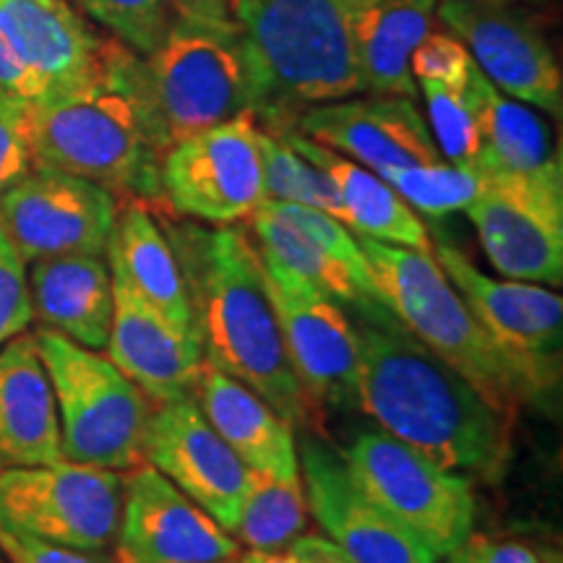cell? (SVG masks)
I'll return each instance as SVG.
<instances>
[{
	"label": "cell",
	"mask_w": 563,
	"mask_h": 563,
	"mask_svg": "<svg viewBox=\"0 0 563 563\" xmlns=\"http://www.w3.org/2000/svg\"><path fill=\"white\" fill-rule=\"evenodd\" d=\"M357 407L394 439L481 483H501L514 454V420L415 340L384 302L352 316Z\"/></svg>",
	"instance_id": "cell-1"
},
{
	"label": "cell",
	"mask_w": 563,
	"mask_h": 563,
	"mask_svg": "<svg viewBox=\"0 0 563 563\" xmlns=\"http://www.w3.org/2000/svg\"><path fill=\"white\" fill-rule=\"evenodd\" d=\"M178 256L203 361L251 386L290 426H313L321 407L295 376L269 292L262 251L235 228L180 224L165 232Z\"/></svg>",
	"instance_id": "cell-2"
},
{
	"label": "cell",
	"mask_w": 563,
	"mask_h": 563,
	"mask_svg": "<svg viewBox=\"0 0 563 563\" xmlns=\"http://www.w3.org/2000/svg\"><path fill=\"white\" fill-rule=\"evenodd\" d=\"M34 167L87 178L112 194L154 201L165 154L146 95L144 60L108 40L95 76L30 104Z\"/></svg>",
	"instance_id": "cell-3"
},
{
	"label": "cell",
	"mask_w": 563,
	"mask_h": 563,
	"mask_svg": "<svg viewBox=\"0 0 563 563\" xmlns=\"http://www.w3.org/2000/svg\"><path fill=\"white\" fill-rule=\"evenodd\" d=\"M361 0H235V21L256 66L253 118L264 131L295 129L302 110L363 91L352 53Z\"/></svg>",
	"instance_id": "cell-4"
},
{
	"label": "cell",
	"mask_w": 563,
	"mask_h": 563,
	"mask_svg": "<svg viewBox=\"0 0 563 563\" xmlns=\"http://www.w3.org/2000/svg\"><path fill=\"white\" fill-rule=\"evenodd\" d=\"M361 249L378 300L415 340L473 384L506 418L514 420L522 407H540L530 382L481 327L435 264L433 253L399 249L371 238H361Z\"/></svg>",
	"instance_id": "cell-5"
},
{
	"label": "cell",
	"mask_w": 563,
	"mask_h": 563,
	"mask_svg": "<svg viewBox=\"0 0 563 563\" xmlns=\"http://www.w3.org/2000/svg\"><path fill=\"white\" fill-rule=\"evenodd\" d=\"M144 60L146 95L165 152L256 104V66L238 21L175 19Z\"/></svg>",
	"instance_id": "cell-6"
},
{
	"label": "cell",
	"mask_w": 563,
	"mask_h": 563,
	"mask_svg": "<svg viewBox=\"0 0 563 563\" xmlns=\"http://www.w3.org/2000/svg\"><path fill=\"white\" fill-rule=\"evenodd\" d=\"M32 336L53 386L63 460L112 473L144 464L150 397L108 355L47 327Z\"/></svg>",
	"instance_id": "cell-7"
},
{
	"label": "cell",
	"mask_w": 563,
	"mask_h": 563,
	"mask_svg": "<svg viewBox=\"0 0 563 563\" xmlns=\"http://www.w3.org/2000/svg\"><path fill=\"white\" fill-rule=\"evenodd\" d=\"M350 475L389 517L446 559L475 530L473 481L443 470L386 431H363L342 452Z\"/></svg>",
	"instance_id": "cell-8"
},
{
	"label": "cell",
	"mask_w": 563,
	"mask_h": 563,
	"mask_svg": "<svg viewBox=\"0 0 563 563\" xmlns=\"http://www.w3.org/2000/svg\"><path fill=\"white\" fill-rule=\"evenodd\" d=\"M431 253L481 327L522 371L538 394L540 407L559 402L563 371L561 295L534 282L493 279L452 243H433Z\"/></svg>",
	"instance_id": "cell-9"
},
{
	"label": "cell",
	"mask_w": 563,
	"mask_h": 563,
	"mask_svg": "<svg viewBox=\"0 0 563 563\" xmlns=\"http://www.w3.org/2000/svg\"><path fill=\"white\" fill-rule=\"evenodd\" d=\"M123 475L60 460L0 473V527L51 543L110 551L118 538Z\"/></svg>",
	"instance_id": "cell-10"
},
{
	"label": "cell",
	"mask_w": 563,
	"mask_h": 563,
	"mask_svg": "<svg viewBox=\"0 0 563 563\" xmlns=\"http://www.w3.org/2000/svg\"><path fill=\"white\" fill-rule=\"evenodd\" d=\"M159 194L183 217L228 228L266 201L258 123L251 112L178 141L162 154Z\"/></svg>",
	"instance_id": "cell-11"
},
{
	"label": "cell",
	"mask_w": 563,
	"mask_h": 563,
	"mask_svg": "<svg viewBox=\"0 0 563 563\" xmlns=\"http://www.w3.org/2000/svg\"><path fill=\"white\" fill-rule=\"evenodd\" d=\"M485 256L506 279L559 287L563 282V167L488 175L464 209Z\"/></svg>",
	"instance_id": "cell-12"
},
{
	"label": "cell",
	"mask_w": 563,
	"mask_h": 563,
	"mask_svg": "<svg viewBox=\"0 0 563 563\" xmlns=\"http://www.w3.org/2000/svg\"><path fill=\"white\" fill-rule=\"evenodd\" d=\"M118 199L87 178L32 167L0 196V230L24 264L55 256H104Z\"/></svg>",
	"instance_id": "cell-13"
},
{
	"label": "cell",
	"mask_w": 563,
	"mask_h": 563,
	"mask_svg": "<svg viewBox=\"0 0 563 563\" xmlns=\"http://www.w3.org/2000/svg\"><path fill=\"white\" fill-rule=\"evenodd\" d=\"M264 258V256H262ZM264 285L295 376L319 407H357V340L342 302L264 258Z\"/></svg>",
	"instance_id": "cell-14"
},
{
	"label": "cell",
	"mask_w": 563,
	"mask_h": 563,
	"mask_svg": "<svg viewBox=\"0 0 563 563\" xmlns=\"http://www.w3.org/2000/svg\"><path fill=\"white\" fill-rule=\"evenodd\" d=\"M435 16L462 40L493 87L555 118L561 115V66L543 30L525 11L504 0H439Z\"/></svg>",
	"instance_id": "cell-15"
},
{
	"label": "cell",
	"mask_w": 563,
	"mask_h": 563,
	"mask_svg": "<svg viewBox=\"0 0 563 563\" xmlns=\"http://www.w3.org/2000/svg\"><path fill=\"white\" fill-rule=\"evenodd\" d=\"M308 514L355 563H435V553L350 475L344 456L327 441L306 435L298 452Z\"/></svg>",
	"instance_id": "cell-16"
},
{
	"label": "cell",
	"mask_w": 563,
	"mask_h": 563,
	"mask_svg": "<svg viewBox=\"0 0 563 563\" xmlns=\"http://www.w3.org/2000/svg\"><path fill=\"white\" fill-rule=\"evenodd\" d=\"M144 462L201 506L222 530L235 532L249 467L209 426L196 399L157 405L152 410Z\"/></svg>",
	"instance_id": "cell-17"
},
{
	"label": "cell",
	"mask_w": 563,
	"mask_h": 563,
	"mask_svg": "<svg viewBox=\"0 0 563 563\" xmlns=\"http://www.w3.org/2000/svg\"><path fill=\"white\" fill-rule=\"evenodd\" d=\"M115 553L123 563H217L241 543L150 464L123 475Z\"/></svg>",
	"instance_id": "cell-18"
},
{
	"label": "cell",
	"mask_w": 563,
	"mask_h": 563,
	"mask_svg": "<svg viewBox=\"0 0 563 563\" xmlns=\"http://www.w3.org/2000/svg\"><path fill=\"white\" fill-rule=\"evenodd\" d=\"M368 167L378 178L402 167L443 159L426 115L410 97L373 95L363 100H334L302 110L295 129Z\"/></svg>",
	"instance_id": "cell-19"
},
{
	"label": "cell",
	"mask_w": 563,
	"mask_h": 563,
	"mask_svg": "<svg viewBox=\"0 0 563 563\" xmlns=\"http://www.w3.org/2000/svg\"><path fill=\"white\" fill-rule=\"evenodd\" d=\"M115 308L108 336V357L154 405L194 399L203 352L196 336L180 334L136 295L112 282Z\"/></svg>",
	"instance_id": "cell-20"
},
{
	"label": "cell",
	"mask_w": 563,
	"mask_h": 563,
	"mask_svg": "<svg viewBox=\"0 0 563 563\" xmlns=\"http://www.w3.org/2000/svg\"><path fill=\"white\" fill-rule=\"evenodd\" d=\"M104 256H108L112 282L131 290L180 334L199 340L180 262L165 230L159 228L144 201L131 199L123 209H118Z\"/></svg>",
	"instance_id": "cell-21"
},
{
	"label": "cell",
	"mask_w": 563,
	"mask_h": 563,
	"mask_svg": "<svg viewBox=\"0 0 563 563\" xmlns=\"http://www.w3.org/2000/svg\"><path fill=\"white\" fill-rule=\"evenodd\" d=\"M63 460L58 410L34 336L0 347V473Z\"/></svg>",
	"instance_id": "cell-22"
},
{
	"label": "cell",
	"mask_w": 563,
	"mask_h": 563,
	"mask_svg": "<svg viewBox=\"0 0 563 563\" xmlns=\"http://www.w3.org/2000/svg\"><path fill=\"white\" fill-rule=\"evenodd\" d=\"M0 26L47 95L95 76L108 45L68 0H0Z\"/></svg>",
	"instance_id": "cell-23"
},
{
	"label": "cell",
	"mask_w": 563,
	"mask_h": 563,
	"mask_svg": "<svg viewBox=\"0 0 563 563\" xmlns=\"http://www.w3.org/2000/svg\"><path fill=\"white\" fill-rule=\"evenodd\" d=\"M194 399L245 467L274 477H300L295 428L251 386L203 361Z\"/></svg>",
	"instance_id": "cell-24"
},
{
	"label": "cell",
	"mask_w": 563,
	"mask_h": 563,
	"mask_svg": "<svg viewBox=\"0 0 563 563\" xmlns=\"http://www.w3.org/2000/svg\"><path fill=\"white\" fill-rule=\"evenodd\" d=\"M282 136L334 183L342 203V222L355 235L420 253L433 251L431 232L422 224L418 211L384 178L298 131H285Z\"/></svg>",
	"instance_id": "cell-25"
},
{
	"label": "cell",
	"mask_w": 563,
	"mask_h": 563,
	"mask_svg": "<svg viewBox=\"0 0 563 563\" xmlns=\"http://www.w3.org/2000/svg\"><path fill=\"white\" fill-rule=\"evenodd\" d=\"M30 266L32 308L42 327L87 350H104L115 308L104 256H55Z\"/></svg>",
	"instance_id": "cell-26"
},
{
	"label": "cell",
	"mask_w": 563,
	"mask_h": 563,
	"mask_svg": "<svg viewBox=\"0 0 563 563\" xmlns=\"http://www.w3.org/2000/svg\"><path fill=\"white\" fill-rule=\"evenodd\" d=\"M439 0H361L352 16V53L363 91L418 97L412 51L431 32Z\"/></svg>",
	"instance_id": "cell-27"
},
{
	"label": "cell",
	"mask_w": 563,
	"mask_h": 563,
	"mask_svg": "<svg viewBox=\"0 0 563 563\" xmlns=\"http://www.w3.org/2000/svg\"><path fill=\"white\" fill-rule=\"evenodd\" d=\"M477 136H481V175H530L561 165V152L553 146L551 131L530 104L514 100L496 89L473 68L467 81Z\"/></svg>",
	"instance_id": "cell-28"
},
{
	"label": "cell",
	"mask_w": 563,
	"mask_h": 563,
	"mask_svg": "<svg viewBox=\"0 0 563 563\" xmlns=\"http://www.w3.org/2000/svg\"><path fill=\"white\" fill-rule=\"evenodd\" d=\"M249 224L256 249L262 251L266 262L308 279L329 298L350 306L352 311L382 302L376 287H373L368 264L344 262L327 245L313 241L311 235L295 228L290 220L277 214L266 201L249 217Z\"/></svg>",
	"instance_id": "cell-29"
},
{
	"label": "cell",
	"mask_w": 563,
	"mask_h": 563,
	"mask_svg": "<svg viewBox=\"0 0 563 563\" xmlns=\"http://www.w3.org/2000/svg\"><path fill=\"white\" fill-rule=\"evenodd\" d=\"M308 530V501L300 477L249 470V485L232 538L249 551H282Z\"/></svg>",
	"instance_id": "cell-30"
},
{
	"label": "cell",
	"mask_w": 563,
	"mask_h": 563,
	"mask_svg": "<svg viewBox=\"0 0 563 563\" xmlns=\"http://www.w3.org/2000/svg\"><path fill=\"white\" fill-rule=\"evenodd\" d=\"M264 157V191L266 201L298 203V207L319 209L342 222V203L334 183L319 167L295 152L282 133L258 129Z\"/></svg>",
	"instance_id": "cell-31"
},
{
	"label": "cell",
	"mask_w": 563,
	"mask_h": 563,
	"mask_svg": "<svg viewBox=\"0 0 563 563\" xmlns=\"http://www.w3.org/2000/svg\"><path fill=\"white\" fill-rule=\"evenodd\" d=\"M384 180L420 214L446 217L452 211H464L477 199L485 175L439 159L391 170L384 175Z\"/></svg>",
	"instance_id": "cell-32"
},
{
	"label": "cell",
	"mask_w": 563,
	"mask_h": 563,
	"mask_svg": "<svg viewBox=\"0 0 563 563\" xmlns=\"http://www.w3.org/2000/svg\"><path fill=\"white\" fill-rule=\"evenodd\" d=\"M418 89H422V97H426L428 129H431L441 157L456 167H464V170L481 173L477 170L481 136H477L467 87H443V84L422 81Z\"/></svg>",
	"instance_id": "cell-33"
},
{
	"label": "cell",
	"mask_w": 563,
	"mask_h": 563,
	"mask_svg": "<svg viewBox=\"0 0 563 563\" xmlns=\"http://www.w3.org/2000/svg\"><path fill=\"white\" fill-rule=\"evenodd\" d=\"M76 5L139 58H146L178 19L170 0H76Z\"/></svg>",
	"instance_id": "cell-34"
},
{
	"label": "cell",
	"mask_w": 563,
	"mask_h": 563,
	"mask_svg": "<svg viewBox=\"0 0 563 563\" xmlns=\"http://www.w3.org/2000/svg\"><path fill=\"white\" fill-rule=\"evenodd\" d=\"M473 68V55L452 32H428L410 58V70L418 84L431 81L443 87H467Z\"/></svg>",
	"instance_id": "cell-35"
},
{
	"label": "cell",
	"mask_w": 563,
	"mask_h": 563,
	"mask_svg": "<svg viewBox=\"0 0 563 563\" xmlns=\"http://www.w3.org/2000/svg\"><path fill=\"white\" fill-rule=\"evenodd\" d=\"M34 319L26 264L0 230V347L24 334Z\"/></svg>",
	"instance_id": "cell-36"
},
{
	"label": "cell",
	"mask_w": 563,
	"mask_h": 563,
	"mask_svg": "<svg viewBox=\"0 0 563 563\" xmlns=\"http://www.w3.org/2000/svg\"><path fill=\"white\" fill-rule=\"evenodd\" d=\"M34 167L30 102L0 91V196Z\"/></svg>",
	"instance_id": "cell-37"
},
{
	"label": "cell",
	"mask_w": 563,
	"mask_h": 563,
	"mask_svg": "<svg viewBox=\"0 0 563 563\" xmlns=\"http://www.w3.org/2000/svg\"><path fill=\"white\" fill-rule=\"evenodd\" d=\"M0 553L9 563H123L118 553L81 551L0 527Z\"/></svg>",
	"instance_id": "cell-38"
},
{
	"label": "cell",
	"mask_w": 563,
	"mask_h": 563,
	"mask_svg": "<svg viewBox=\"0 0 563 563\" xmlns=\"http://www.w3.org/2000/svg\"><path fill=\"white\" fill-rule=\"evenodd\" d=\"M0 91L19 97V100L30 104L47 97L45 81L26 66L24 58H21L13 42L9 40V34L3 32V26H0Z\"/></svg>",
	"instance_id": "cell-39"
},
{
	"label": "cell",
	"mask_w": 563,
	"mask_h": 563,
	"mask_svg": "<svg viewBox=\"0 0 563 563\" xmlns=\"http://www.w3.org/2000/svg\"><path fill=\"white\" fill-rule=\"evenodd\" d=\"M253 563H355L327 534H306L282 551H249Z\"/></svg>",
	"instance_id": "cell-40"
},
{
	"label": "cell",
	"mask_w": 563,
	"mask_h": 563,
	"mask_svg": "<svg viewBox=\"0 0 563 563\" xmlns=\"http://www.w3.org/2000/svg\"><path fill=\"white\" fill-rule=\"evenodd\" d=\"M473 563H561L559 553H540L514 540H490L483 534H470L462 545Z\"/></svg>",
	"instance_id": "cell-41"
},
{
	"label": "cell",
	"mask_w": 563,
	"mask_h": 563,
	"mask_svg": "<svg viewBox=\"0 0 563 563\" xmlns=\"http://www.w3.org/2000/svg\"><path fill=\"white\" fill-rule=\"evenodd\" d=\"M180 19L235 21V0H170Z\"/></svg>",
	"instance_id": "cell-42"
},
{
	"label": "cell",
	"mask_w": 563,
	"mask_h": 563,
	"mask_svg": "<svg viewBox=\"0 0 563 563\" xmlns=\"http://www.w3.org/2000/svg\"><path fill=\"white\" fill-rule=\"evenodd\" d=\"M446 563H473V559H470L464 548H460V551H454L452 555H446Z\"/></svg>",
	"instance_id": "cell-43"
},
{
	"label": "cell",
	"mask_w": 563,
	"mask_h": 563,
	"mask_svg": "<svg viewBox=\"0 0 563 563\" xmlns=\"http://www.w3.org/2000/svg\"><path fill=\"white\" fill-rule=\"evenodd\" d=\"M504 3H543V0H504Z\"/></svg>",
	"instance_id": "cell-44"
},
{
	"label": "cell",
	"mask_w": 563,
	"mask_h": 563,
	"mask_svg": "<svg viewBox=\"0 0 563 563\" xmlns=\"http://www.w3.org/2000/svg\"><path fill=\"white\" fill-rule=\"evenodd\" d=\"M241 555H235V559H228V561H217V563H241Z\"/></svg>",
	"instance_id": "cell-45"
},
{
	"label": "cell",
	"mask_w": 563,
	"mask_h": 563,
	"mask_svg": "<svg viewBox=\"0 0 563 563\" xmlns=\"http://www.w3.org/2000/svg\"><path fill=\"white\" fill-rule=\"evenodd\" d=\"M241 563H253V561H251V555H249V553H243V555H241Z\"/></svg>",
	"instance_id": "cell-46"
},
{
	"label": "cell",
	"mask_w": 563,
	"mask_h": 563,
	"mask_svg": "<svg viewBox=\"0 0 563 563\" xmlns=\"http://www.w3.org/2000/svg\"><path fill=\"white\" fill-rule=\"evenodd\" d=\"M0 563H9V561H5V555H3V553H0Z\"/></svg>",
	"instance_id": "cell-47"
}]
</instances>
